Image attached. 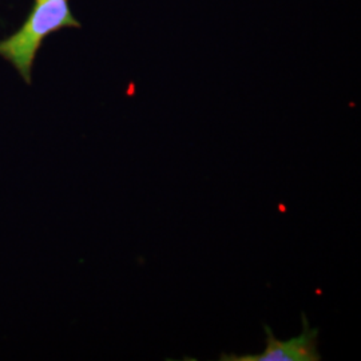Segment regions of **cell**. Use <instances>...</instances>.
<instances>
[{
  "label": "cell",
  "instance_id": "cell-2",
  "mask_svg": "<svg viewBox=\"0 0 361 361\" xmlns=\"http://www.w3.org/2000/svg\"><path fill=\"white\" fill-rule=\"evenodd\" d=\"M304 331L300 336L288 341L276 338L271 328L264 325L267 332L265 349L257 355H221L222 361H319L322 360L319 352V329L310 328L305 314L301 316Z\"/></svg>",
  "mask_w": 361,
  "mask_h": 361
},
{
  "label": "cell",
  "instance_id": "cell-1",
  "mask_svg": "<svg viewBox=\"0 0 361 361\" xmlns=\"http://www.w3.org/2000/svg\"><path fill=\"white\" fill-rule=\"evenodd\" d=\"M68 0H37L25 26L0 43V55L10 61L19 74L30 82L34 58L43 38L63 27H78Z\"/></svg>",
  "mask_w": 361,
  "mask_h": 361
}]
</instances>
